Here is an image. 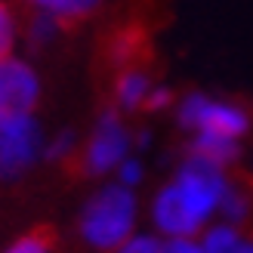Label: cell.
I'll list each match as a JSON object with an SVG mask.
<instances>
[{
    "instance_id": "5",
    "label": "cell",
    "mask_w": 253,
    "mask_h": 253,
    "mask_svg": "<svg viewBox=\"0 0 253 253\" xmlns=\"http://www.w3.org/2000/svg\"><path fill=\"white\" fill-rule=\"evenodd\" d=\"M176 185H179V192L185 195L188 204L195 207V213L207 222L213 213L219 210L222 195H225V188H229V179H225L222 167H213L207 161L188 158L182 164L179 176H176Z\"/></svg>"
},
{
    "instance_id": "4",
    "label": "cell",
    "mask_w": 253,
    "mask_h": 253,
    "mask_svg": "<svg viewBox=\"0 0 253 253\" xmlns=\"http://www.w3.org/2000/svg\"><path fill=\"white\" fill-rule=\"evenodd\" d=\"M41 99V78L37 71L16 56L0 62V124H12L31 118Z\"/></svg>"
},
{
    "instance_id": "16",
    "label": "cell",
    "mask_w": 253,
    "mask_h": 253,
    "mask_svg": "<svg viewBox=\"0 0 253 253\" xmlns=\"http://www.w3.org/2000/svg\"><path fill=\"white\" fill-rule=\"evenodd\" d=\"M170 102H173V93L167 90V86L155 84V90H151L148 99H145V111H161V108H167Z\"/></svg>"
},
{
    "instance_id": "14",
    "label": "cell",
    "mask_w": 253,
    "mask_h": 253,
    "mask_svg": "<svg viewBox=\"0 0 253 253\" xmlns=\"http://www.w3.org/2000/svg\"><path fill=\"white\" fill-rule=\"evenodd\" d=\"M115 253H164V241H158L155 235H133Z\"/></svg>"
},
{
    "instance_id": "9",
    "label": "cell",
    "mask_w": 253,
    "mask_h": 253,
    "mask_svg": "<svg viewBox=\"0 0 253 253\" xmlns=\"http://www.w3.org/2000/svg\"><path fill=\"white\" fill-rule=\"evenodd\" d=\"M31 12H43V16L56 19L62 28H71V25H81L86 19H93L102 0H22Z\"/></svg>"
},
{
    "instance_id": "11",
    "label": "cell",
    "mask_w": 253,
    "mask_h": 253,
    "mask_svg": "<svg viewBox=\"0 0 253 253\" xmlns=\"http://www.w3.org/2000/svg\"><path fill=\"white\" fill-rule=\"evenodd\" d=\"M204 253H253V238L225 222L204 235Z\"/></svg>"
},
{
    "instance_id": "15",
    "label": "cell",
    "mask_w": 253,
    "mask_h": 253,
    "mask_svg": "<svg viewBox=\"0 0 253 253\" xmlns=\"http://www.w3.org/2000/svg\"><path fill=\"white\" fill-rule=\"evenodd\" d=\"M118 176H121V185L133 188L139 179H142V164H139L136 158H124V161L118 164Z\"/></svg>"
},
{
    "instance_id": "13",
    "label": "cell",
    "mask_w": 253,
    "mask_h": 253,
    "mask_svg": "<svg viewBox=\"0 0 253 253\" xmlns=\"http://www.w3.org/2000/svg\"><path fill=\"white\" fill-rule=\"evenodd\" d=\"M16 16H12V9L0 0V62L6 56H12V46H16Z\"/></svg>"
},
{
    "instance_id": "3",
    "label": "cell",
    "mask_w": 253,
    "mask_h": 253,
    "mask_svg": "<svg viewBox=\"0 0 253 253\" xmlns=\"http://www.w3.org/2000/svg\"><path fill=\"white\" fill-rule=\"evenodd\" d=\"M126 151H130V133H126V126L121 124L118 111L108 108V111H102L96 130L90 133L86 145L78 155L81 170L86 176H102L108 170H118V164L126 158Z\"/></svg>"
},
{
    "instance_id": "10",
    "label": "cell",
    "mask_w": 253,
    "mask_h": 253,
    "mask_svg": "<svg viewBox=\"0 0 253 253\" xmlns=\"http://www.w3.org/2000/svg\"><path fill=\"white\" fill-rule=\"evenodd\" d=\"M192 158L207 161L213 167H229L238 158V142L225 136H213V133H195L192 139Z\"/></svg>"
},
{
    "instance_id": "1",
    "label": "cell",
    "mask_w": 253,
    "mask_h": 253,
    "mask_svg": "<svg viewBox=\"0 0 253 253\" xmlns=\"http://www.w3.org/2000/svg\"><path fill=\"white\" fill-rule=\"evenodd\" d=\"M133 225H136V198L126 185L118 182L96 192L86 201L81 216V235L90 247L115 253L124 241L133 238Z\"/></svg>"
},
{
    "instance_id": "8",
    "label": "cell",
    "mask_w": 253,
    "mask_h": 253,
    "mask_svg": "<svg viewBox=\"0 0 253 253\" xmlns=\"http://www.w3.org/2000/svg\"><path fill=\"white\" fill-rule=\"evenodd\" d=\"M151 90H155V81H151V74L145 68L124 65L115 81V102L124 111H139V108H145V99Z\"/></svg>"
},
{
    "instance_id": "12",
    "label": "cell",
    "mask_w": 253,
    "mask_h": 253,
    "mask_svg": "<svg viewBox=\"0 0 253 253\" xmlns=\"http://www.w3.org/2000/svg\"><path fill=\"white\" fill-rule=\"evenodd\" d=\"M53 247H56V235L53 232L49 229H34L28 235H22L6 253H53Z\"/></svg>"
},
{
    "instance_id": "7",
    "label": "cell",
    "mask_w": 253,
    "mask_h": 253,
    "mask_svg": "<svg viewBox=\"0 0 253 253\" xmlns=\"http://www.w3.org/2000/svg\"><path fill=\"white\" fill-rule=\"evenodd\" d=\"M151 219H155L158 232L167 238H195L204 225V219L195 213V207L185 201L176 182L161 188V195L155 198V207H151Z\"/></svg>"
},
{
    "instance_id": "6",
    "label": "cell",
    "mask_w": 253,
    "mask_h": 253,
    "mask_svg": "<svg viewBox=\"0 0 253 253\" xmlns=\"http://www.w3.org/2000/svg\"><path fill=\"white\" fill-rule=\"evenodd\" d=\"M37 151H41V130L34 118L0 124V179L19 176L25 167H31Z\"/></svg>"
},
{
    "instance_id": "2",
    "label": "cell",
    "mask_w": 253,
    "mask_h": 253,
    "mask_svg": "<svg viewBox=\"0 0 253 253\" xmlns=\"http://www.w3.org/2000/svg\"><path fill=\"white\" fill-rule=\"evenodd\" d=\"M176 118L185 130L192 133H213V136H225V139H241L250 130V115L225 99H213L204 93H188L179 99L176 105Z\"/></svg>"
},
{
    "instance_id": "17",
    "label": "cell",
    "mask_w": 253,
    "mask_h": 253,
    "mask_svg": "<svg viewBox=\"0 0 253 253\" xmlns=\"http://www.w3.org/2000/svg\"><path fill=\"white\" fill-rule=\"evenodd\" d=\"M164 253H204V244H198L195 238H170Z\"/></svg>"
}]
</instances>
